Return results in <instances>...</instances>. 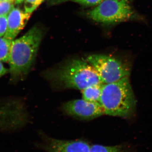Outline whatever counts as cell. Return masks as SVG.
Returning <instances> with one entry per match:
<instances>
[{
  "instance_id": "1",
  "label": "cell",
  "mask_w": 152,
  "mask_h": 152,
  "mask_svg": "<svg viewBox=\"0 0 152 152\" xmlns=\"http://www.w3.org/2000/svg\"><path fill=\"white\" fill-rule=\"evenodd\" d=\"M51 83L64 89L83 90L93 85L104 84L96 70L86 60L74 59L45 72Z\"/></svg>"
},
{
  "instance_id": "2",
  "label": "cell",
  "mask_w": 152,
  "mask_h": 152,
  "mask_svg": "<svg viewBox=\"0 0 152 152\" xmlns=\"http://www.w3.org/2000/svg\"><path fill=\"white\" fill-rule=\"evenodd\" d=\"M43 33L34 26L24 35L12 41L8 63L9 73L13 81L24 78L35 60Z\"/></svg>"
},
{
  "instance_id": "3",
  "label": "cell",
  "mask_w": 152,
  "mask_h": 152,
  "mask_svg": "<svg viewBox=\"0 0 152 152\" xmlns=\"http://www.w3.org/2000/svg\"><path fill=\"white\" fill-rule=\"evenodd\" d=\"M99 103L106 115L124 118L132 115L136 101L129 77L104 84Z\"/></svg>"
},
{
  "instance_id": "4",
  "label": "cell",
  "mask_w": 152,
  "mask_h": 152,
  "mask_svg": "<svg viewBox=\"0 0 152 152\" xmlns=\"http://www.w3.org/2000/svg\"><path fill=\"white\" fill-rule=\"evenodd\" d=\"M86 60L96 70L104 84L116 82L129 77L130 74L129 64L115 57L94 54L88 56Z\"/></svg>"
},
{
  "instance_id": "5",
  "label": "cell",
  "mask_w": 152,
  "mask_h": 152,
  "mask_svg": "<svg viewBox=\"0 0 152 152\" xmlns=\"http://www.w3.org/2000/svg\"><path fill=\"white\" fill-rule=\"evenodd\" d=\"M133 15L128 0H104L88 13V17L93 20L106 24L126 21Z\"/></svg>"
},
{
  "instance_id": "6",
  "label": "cell",
  "mask_w": 152,
  "mask_h": 152,
  "mask_svg": "<svg viewBox=\"0 0 152 152\" xmlns=\"http://www.w3.org/2000/svg\"><path fill=\"white\" fill-rule=\"evenodd\" d=\"M63 109L71 116L87 121L94 119L104 114L99 103L89 102L83 99L67 102L63 105Z\"/></svg>"
},
{
  "instance_id": "7",
  "label": "cell",
  "mask_w": 152,
  "mask_h": 152,
  "mask_svg": "<svg viewBox=\"0 0 152 152\" xmlns=\"http://www.w3.org/2000/svg\"><path fill=\"white\" fill-rule=\"evenodd\" d=\"M91 145L81 140H67L47 137L41 146L48 152H90Z\"/></svg>"
},
{
  "instance_id": "8",
  "label": "cell",
  "mask_w": 152,
  "mask_h": 152,
  "mask_svg": "<svg viewBox=\"0 0 152 152\" xmlns=\"http://www.w3.org/2000/svg\"><path fill=\"white\" fill-rule=\"evenodd\" d=\"M31 14L14 7L7 15V28L4 37L11 41L15 40L27 23Z\"/></svg>"
},
{
  "instance_id": "9",
  "label": "cell",
  "mask_w": 152,
  "mask_h": 152,
  "mask_svg": "<svg viewBox=\"0 0 152 152\" xmlns=\"http://www.w3.org/2000/svg\"><path fill=\"white\" fill-rule=\"evenodd\" d=\"M104 84L93 85L82 90L83 99L89 102H99Z\"/></svg>"
},
{
  "instance_id": "10",
  "label": "cell",
  "mask_w": 152,
  "mask_h": 152,
  "mask_svg": "<svg viewBox=\"0 0 152 152\" xmlns=\"http://www.w3.org/2000/svg\"><path fill=\"white\" fill-rule=\"evenodd\" d=\"M90 152H132L129 147L119 145L113 146H106L100 145H91Z\"/></svg>"
},
{
  "instance_id": "11",
  "label": "cell",
  "mask_w": 152,
  "mask_h": 152,
  "mask_svg": "<svg viewBox=\"0 0 152 152\" xmlns=\"http://www.w3.org/2000/svg\"><path fill=\"white\" fill-rule=\"evenodd\" d=\"M12 41L4 37H0V61L2 62L8 61L9 55Z\"/></svg>"
},
{
  "instance_id": "12",
  "label": "cell",
  "mask_w": 152,
  "mask_h": 152,
  "mask_svg": "<svg viewBox=\"0 0 152 152\" xmlns=\"http://www.w3.org/2000/svg\"><path fill=\"white\" fill-rule=\"evenodd\" d=\"M104 0H51L50 4L51 5H58L66 2H73L87 6H97Z\"/></svg>"
},
{
  "instance_id": "13",
  "label": "cell",
  "mask_w": 152,
  "mask_h": 152,
  "mask_svg": "<svg viewBox=\"0 0 152 152\" xmlns=\"http://www.w3.org/2000/svg\"><path fill=\"white\" fill-rule=\"evenodd\" d=\"M45 0H25L24 7L27 12L32 13Z\"/></svg>"
},
{
  "instance_id": "14",
  "label": "cell",
  "mask_w": 152,
  "mask_h": 152,
  "mask_svg": "<svg viewBox=\"0 0 152 152\" xmlns=\"http://www.w3.org/2000/svg\"><path fill=\"white\" fill-rule=\"evenodd\" d=\"M14 3L9 1H0V16L8 15L9 13L14 8Z\"/></svg>"
},
{
  "instance_id": "15",
  "label": "cell",
  "mask_w": 152,
  "mask_h": 152,
  "mask_svg": "<svg viewBox=\"0 0 152 152\" xmlns=\"http://www.w3.org/2000/svg\"><path fill=\"white\" fill-rule=\"evenodd\" d=\"M7 28V15L0 16V37L5 35Z\"/></svg>"
},
{
  "instance_id": "16",
  "label": "cell",
  "mask_w": 152,
  "mask_h": 152,
  "mask_svg": "<svg viewBox=\"0 0 152 152\" xmlns=\"http://www.w3.org/2000/svg\"><path fill=\"white\" fill-rule=\"evenodd\" d=\"M2 62L0 61V78L9 73V69L3 65Z\"/></svg>"
},
{
  "instance_id": "17",
  "label": "cell",
  "mask_w": 152,
  "mask_h": 152,
  "mask_svg": "<svg viewBox=\"0 0 152 152\" xmlns=\"http://www.w3.org/2000/svg\"><path fill=\"white\" fill-rule=\"evenodd\" d=\"M25 0H15V4H21L23 2H24Z\"/></svg>"
},
{
  "instance_id": "18",
  "label": "cell",
  "mask_w": 152,
  "mask_h": 152,
  "mask_svg": "<svg viewBox=\"0 0 152 152\" xmlns=\"http://www.w3.org/2000/svg\"><path fill=\"white\" fill-rule=\"evenodd\" d=\"M9 1L15 3V0H0V1Z\"/></svg>"
}]
</instances>
